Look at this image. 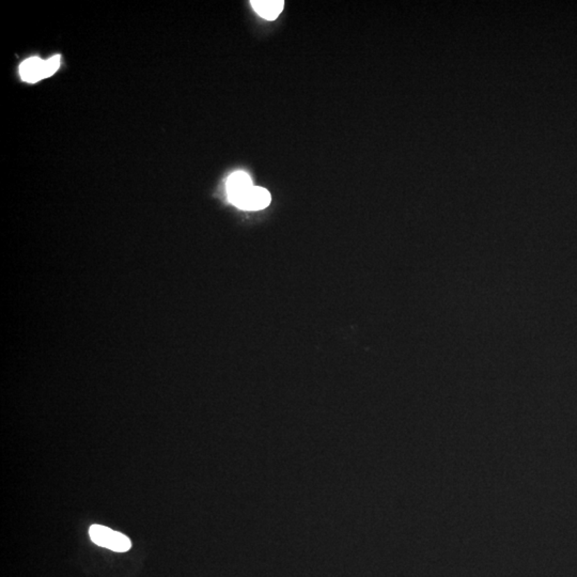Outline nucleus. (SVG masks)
Listing matches in <instances>:
<instances>
[{"instance_id": "4", "label": "nucleus", "mask_w": 577, "mask_h": 577, "mask_svg": "<svg viewBox=\"0 0 577 577\" xmlns=\"http://www.w3.org/2000/svg\"><path fill=\"white\" fill-rule=\"evenodd\" d=\"M270 199L272 198H270L268 190L263 187L254 186L238 208L247 210V211H259V210L270 206Z\"/></svg>"}, {"instance_id": "2", "label": "nucleus", "mask_w": 577, "mask_h": 577, "mask_svg": "<svg viewBox=\"0 0 577 577\" xmlns=\"http://www.w3.org/2000/svg\"><path fill=\"white\" fill-rule=\"evenodd\" d=\"M252 184L250 176L246 172L238 171L232 174L227 181V194L230 202L234 206L240 208V204L245 199L248 192L252 190Z\"/></svg>"}, {"instance_id": "5", "label": "nucleus", "mask_w": 577, "mask_h": 577, "mask_svg": "<svg viewBox=\"0 0 577 577\" xmlns=\"http://www.w3.org/2000/svg\"><path fill=\"white\" fill-rule=\"evenodd\" d=\"M254 11L268 21H274L282 13L284 7V0H252Z\"/></svg>"}, {"instance_id": "6", "label": "nucleus", "mask_w": 577, "mask_h": 577, "mask_svg": "<svg viewBox=\"0 0 577 577\" xmlns=\"http://www.w3.org/2000/svg\"><path fill=\"white\" fill-rule=\"evenodd\" d=\"M60 67V56L56 55L45 61V78L54 75Z\"/></svg>"}, {"instance_id": "1", "label": "nucleus", "mask_w": 577, "mask_h": 577, "mask_svg": "<svg viewBox=\"0 0 577 577\" xmlns=\"http://www.w3.org/2000/svg\"><path fill=\"white\" fill-rule=\"evenodd\" d=\"M89 534L92 542L114 552H128L132 546L131 540L128 537L101 525H92Z\"/></svg>"}, {"instance_id": "3", "label": "nucleus", "mask_w": 577, "mask_h": 577, "mask_svg": "<svg viewBox=\"0 0 577 577\" xmlns=\"http://www.w3.org/2000/svg\"><path fill=\"white\" fill-rule=\"evenodd\" d=\"M20 74L27 83H37L45 78V61L38 57L29 58L21 64Z\"/></svg>"}]
</instances>
